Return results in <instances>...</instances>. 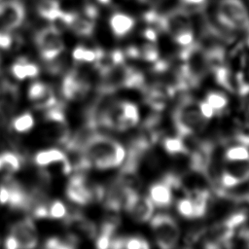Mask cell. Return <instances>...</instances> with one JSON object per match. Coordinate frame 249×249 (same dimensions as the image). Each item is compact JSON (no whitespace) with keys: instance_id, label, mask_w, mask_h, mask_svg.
Returning a JSON list of instances; mask_svg holds the SVG:
<instances>
[{"instance_id":"obj_1","label":"cell","mask_w":249,"mask_h":249,"mask_svg":"<svg viewBox=\"0 0 249 249\" xmlns=\"http://www.w3.org/2000/svg\"><path fill=\"white\" fill-rule=\"evenodd\" d=\"M80 153L84 155L90 167L97 169L120 166L126 156L125 149L120 142L96 131L89 137Z\"/></svg>"},{"instance_id":"obj_2","label":"cell","mask_w":249,"mask_h":249,"mask_svg":"<svg viewBox=\"0 0 249 249\" xmlns=\"http://www.w3.org/2000/svg\"><path fill=\"white\" fill-rule=\"evenodd\" d=\"M177 135L189 137L202 131L208 120L200 113L198 102L191 96H184L178 103L172 115Z\"/></svg>"},{"instance_id":"obj_3","label":"cell","mask_w":249,"mask_h":249,"mask_svg":"<svg viewBox=\"0 0 249 249\" xmlns=\"http://www.w3.org/2000/svg\"><path fill=\"white\" fill-rule=\"evenodd\" d=\"M217 19L227 30H246L249 27V12L242 0H220Z\"/></svg>"},{"instance_id":"obj_4","label":"cell","mask_w":249,"mask_h":249,"mask_svg":"<svg viewBox=\"0 0 249 249\" xmlns=\"http://www.w3.org/2000/svg\"><path fill=\"white\" fill-rule=\"evenodd\" d=\"M150 221L158 246L163 249L175 247L180 237V229L175 219L169 214L159 213Z\"/></svg>"},{"instance_id":"obj_5","label":"cell","mask_w":249,"mask_h":249,"mask_svg":"<svg viewBox=\"0 0 249 249\" xmlns=\"http://www.w3.org/2000/svg\"><path fill=\"white\" fill-rule=\"evenodd\" d=\"M103 193V187L90 184L82 174L71 177L66 188L68 199L80 205H86L95 200L101 201Z\"/></svg>"},{"instance_id":"obj_6","label":"cell","mask_w":249,"mask_h":249,"mask_svg":"<svg viewBox=\"0 0 249 249\" xmlns=\"http://www.w3.org/2000/svg\"><path fill=\"white\" fill-rule=\"evenodd\" d=\"M162 30L168 32L173 41L181 48L194 43L195 35L189 18L183 13H173L163 18Z\"/></svg>"},{"instance_id":"obj_7","label":"cell","mask_w":249,"mask_h":249,"mask_svg":"<svg viewBox=\"0 0 249 249\" xmlns=\"http://www.w3.org/2000/svg\"><path fill=\"white\" fill-rule=\"evenodd\" d=\"M46 137L55 143L66 144L70 134L63 109L57 104L46 110L44 115Z\"/></svg>"},{"instance_id":"obj_8","label":"cell","mask_w":249,"mask_h":249,"mask_svg":"<svg viewBox=\"0 0 249 249\" xmlns=\"http://www.w3.org/2000/svg\"><path fill=\"white\" fill-rule=\"evenodd\" d=\"M35 44L45 61L55 59L64 51V42L55 26H48L37 32Z\"/></svg>"},{"instance_id":"obj_9","label":"cell","mask_w":249,"mask_h":249,"mask_svg":"<svg viewBox=\"0 0 249 249\" xmlns=\"http://www.w3.org/2000/svg\"><path fill=\"white\" fill-rule=\"evenodd\" d=\"M249 180V160L227 161L220 171L218 183L226 189L235 188Z\"/></svg>"},{"instance_id":"obj_10","label":"cell","mask_w":249,"mask_h":249,"mask_svg":"<svg viewBox=\"0 0 249 249\" xmlns=\"http://www.w3.org/2000/svg\"><path fill=\"white\" fill-rule=\"evenodd\" d=\"M124 207L128 215L139 223L150 221L155 209V205L150 197L139 195L137 190H131L128 193Z\"/></svg>"},{"instance_id":"obj_11","label":"cell","mask_w":249,"mask_h":249,"mask_svg":"<svg viewBox=\"0 0 249 249\" xmlns=\"http://www.w3.org/2000/svg\"><path fill=\"white\" fill-rule=\"evenodd\" d=\"M17 244L18 248H34L37 245V230L31 218L27 217L15 223L8 235Z\"/></svg>"},{"instance_id":"obj_12","label":"cell","mask_w":249,"mask_h":249,"mask_svg":"<svg viewBox=\"0 0 249 249\" xmlns=\"http://www.w3.org/2000/svg\"><path fill=\"white\" fill-rule=\"evenodd\" d=\"M25 18V9L18 0L0 3V30L10 31L18 28Z\"/></svg>"},{"instance_id":"obj_13","label":"cell","mask_w":249,"mask_h":249,"mask_svg":"<svg viewBox=\"0 0 249 249\" xmlns=\"http://www.w3.org/2000/svg\"><path fill=\"white\" fill-rule=\"evenodd\" d=\"M90 89V84L83 75L73 70L70 71L62 80L61 92L68 100L83 99Z\"/></svg>"},{"instance_id":"obj_14","label":"cell","mask_w":249,"mask_h":249,"mask_svg":"<svg viewBox=\"0 0 249 249\" xmlns=\"http://www.w3.org/2000/svg\"><path fill=\"white\" fill-rule=\"evenodd\" d=\"M27 96L34 108L38 110H47L57 104L52 88L41 82L31 84L27 91Z\"/></svg>"},{"instance_id":"obj_15","label":"cell","mask_w":249,"mask_h":249,"mask_svg":"<svg viewBox=\"0 0 249 249\" xmlns=\"http://www.w3.org/2000/svg\"><path fill=\"white\" fill-rule=\"evenodd\" d=\"M34 162L40 167H46L54 163H59L64 174H68L72 171V165L68 157L61 150L55 148L42 150L36 153L34 156Z\"/></svg>"},{"instance_id":"obj_16","label":"cell","mask_w":249,"mask_h":249,"mask_svg":"<svg viewBox=\"0 0 249 249\" xmlns=\"http://www.w3.org/2000/svg\"><path fill=\"white\" fill-rule=\"evenodd\" d=\"M58 21L64 26L69 27L76 34L83 37H89L94 31V23L91 21V19L86 17H81L75 13L63 12Z\"/></svg>"},{"instance_id":"obj_17","label":"cell","mask_w":249,"mask_h":249,"mask_svg":"<svg viewBox=\"0 0 249 249\" xmlns=\"http://www.w3.org/2000/svg\"><path fill=\"white\" fill-rule=\"evenodd\" d=\"M173 190L169 183L163 178L161 181L152 184L149 188V197L154 205L165 208L171 205L173 200Z\"/></svg>"},{"instance_id":"obj_18","label":"cell","mask_w":249,"mask_h":249,"mask_svg":"<svg viewBox=\"0 0 249 249\" xmlns=\"http://www.w3.org/2000/svg\"><path fill=\"white\" fill-rule=\"evenodd\" d=\"M65 224L72 229L80 231L81 234L88 238H94L97 235V228L95 224L85 217L81 212H72L64 218Z\"/></svg>"},{"instance_id":"obj_19","label":"cell","mask_w":249,"mask_h":249,"mask_svg":"<svg viewBox=\"0 0 249 249\" xmlns=\"http://www.w3.org/2000/svg\"><path fill=\"white\" fill-rule=\"evenodd\" d=\"M109 25L117 38H123L134 28L135 19L124 13H115L110 17Z\"/></svg>"},{"instance_id":"obj_20","label":"cell","mask_w":249,"mask_h":249,"mask_svg":"<svg viewBox=\"0 0 249 249\" xmlns=\"http://www.w3.org/2000/svg\"><path fill=\"white\" fill-rule=\"evenodd\" d=\"M119 223L120 220L118 217H110L102 223L101 228L96 235L95 245L97 248H110L112 239L114 238V233L119 226Z\"/></svg>"},{"instance_id":"obj_21","label":"cell","mask_w":249,"mask_h":249,"mask_svg":"<svg viewBox=\"0 0 249 249\" xmlns=\"http://www.w3.org/2000/svg\"><path fill=\"white\" fill-rule=\"evenodd\" d=\"M39 67L37 64L28 61L26 58H18L11 67L12 75L18 80H25L35 78L39 75Z\"/></svg>"},{"instance_id":"obj_22","label":"cell","mask_w":249,"mask_h":249,"mask_svg":"<svg viewBox=\"0 0 249 249\" xmlns=\"http://www.w3.org/2000/svg\"><path fill=\"white\" fill-rule=\"evenodd\" d=\"M40 17L50 21H58L64 11L61 10L57 0H40L37 5Z\"/></svg>"},{"instance_id":"obj_23","label":"cell","mask_w":249,"mask_h":249,"mask_svg":"<svg viewBox=\"0 0 249 249\" xmlns=\"http://www.w3.org/2000/svg\"><path fill=\"white\" fill-rule=\"evenodd\" d=\"M176 208L178 213L186 219H199L205 215V213L188 196L178 199Z\"/></svg>"},{"instance_id":"obj_24","label":"cell","mask_w":249,"mask_h":249,"mask_svg":"<svg viewBox=\"0 0 249 249\" xmlns=\"http://www.w3.org/2000/svg\"><path fill=\"white\" fill-rule=\"evenodd\" d=\"M110 248H126V249H148L149 242L142 236H128V237H114L112 239Z\"/></svg>"},{"instance_id":"obj_25","label":"cell","mask_w":249,"mask_h":249,"mask_svg":"<svg viewBox=\"0 0 249 249\" xmlns=\"http://www.w3.org/2000/svg\"><path fill=\"white\" fill-rule=\"evenodd\" d=\"M161 143L163 150L170 156H187L189 154L184 138L179 135L165 137L162 139Z\"/></svg>"},{"instance_id":"obj_26","label":"cell","mask_w":249,"mask_h":249,"mask_svg":"<svg viewBox=\"0 0 249 249\" xmlns=\"http://www.w3.org/2000/svg\"><path fill=\"white\" fill-rule=\"evenodd\" d=\"M21 166L20 159L18 155L12 152H5L0 154V172L6 175L12 174L19 170Z\"/></svg>"},{"instance_id":"obj_27","label":"cell","mask_w":249,"mask_h":249,"mask_svg":"<svg viewBox=\"0 0 249 249\" xmlns=\"http://www.w3.org/2000/svg\"><path fill=\"white\" fill-rule=\"evenodd\" d=\"M101 49H89L82 46L76 47L72 52V57L79 62L94 63L102 54Z\"/></svg>"},{"instance_id":"obj_28","label":"cell","mask_w":249,"mask_h":249,"mask_svg":"<svg viewBox=\"0 0 249 249\" xmlns=\"http://www.w3.org/2000/svg\"><path fill=\"white\" fill-rule=\"evenodd\" d=\"M78 237L75 233H70L64 238L50 237L46 240L44 247L49 249H69L78 245Z\"/></svg>"},{"instance_id":"obj_29","label":"cell","mask_w":249,"mask_h":249,"mask_svg":"<svg viewBox=\"0 0 249 249\" xmlns=\"http://www.w3.org/2000/svg\"><path fill=\"white\" fill-rule=\"evenodd\" d=\"M34 126V118L28 113H22L12 121V127L18 133H25Z\"/></svg>"},{"instance_id":"obj_30","label":"cell","mask_w":249,"mask_h":249,"mask_svg":"<svg viewBox=\"0 0 249 249\" xmlns=\"http://www.w3.org/2000/svg\"><path fill=\"white\" fill-rule=\"evenodd\" d=\"M204 100L213 108L215 113L223 112L229 104V99L227 95L219 91L207 92Z\"/></svg>"},{"instance_id":"obj_31","label":"cell","mask_w":249,"mask_h":249,"mask_svg":"<svg viewBox=\"0 0 249 249\" xmlns=\"http://www.w3.org/2000/svg\"><path fill=\"white\" fill-rule=\"evenodd\" d=\"M224 159L227 161L249 160V147L238 143L232 145L225 151Z\"/></svg>"},{"instance_id":"obj_32","label":"cell","mask_w":249,"mask_h":249,"mask_svg":"<svg viewBox=\"0 0 249 249\" xmlns=\"http://www.w3.org/2000/svg\"><path fill=\"white\" fill-rule=\"evenodd\" d=\"M139 58L146 62L154 63L159 60V50L153 42L144 44L139 49Z\"/></svg>"},{"instance_id":"obj_33","label":"cell","mask_w":249,"mask_h":249,"mask_svg":"<svg viewBox=\"0 0 249 249\" xmlns=\"http://www.w3.org/2000/svg\"><path fill=\"white\" fill-rule=\"evenodd\" d=\"M68 211L65 204L60 200H53L49 202L48 206V218L50 219H64Z\"/></svg>"},{"instance_id":"obj_34","label":"cell","mask_w":249,"mask_h":249,"mask_svg":"<svg viewBox=\"0 0 249 249\" xmlns=\"http://www.w3.org/2000/svg\"><path fill=\"white\" fill-rule=\"evenodd\" d=\"M232 139L238 144L249 147V123H239L236 124Z\"/></svg>"},{"instance_id":"obj_35","label":"cell","mask_w":249,"mask_h":249,"mask_svg":"<svg viewBox=\"0 0 249 249\" xmlns=\"http://www.w3.org/2000/svg\"><path fill=\"white\" fill-rule=\"evenodd\" d=\"M237 89L246 110L249 112V83H245L243 79H241L238 82Z\"/></svg>"},{"instance_id":"obj_36","label":"cell","mask_w":249,"mask_h":249,"mask_svg":"<svg viewBox=\"0 0 249 249\" xmlns=\"http://www.w3.org/2000/svg\"><path fill=\"white\" fill-rule=\"evenodd\" d=\"M198 106H199V110H200V113L201 115L206 119V120H211L213 117H214V114H215V111L213 110V108L205 101H200L198 102Z\"/></svg>"},{"instance_id":"obj_37","label":"cell","mask_w":249,"mask_h":249,"mask_svg":"<svg viewBox=\"0 0 249 249\" xmlns=\"http://www.w3.org/2000/svg\"><path fill=\"white\" fill-rule=\"evenodd\" d=\"M13 44V37L9 31L0 30V49H9Z\"/></svg>"},{"instance_id":"obj_38","label":"cell","mask_w":249,"mask_h":249,"mask_svg":"<svg viewBox=\"0 0 249 249\" xmlns=\"http://www.w3.org/2000/svg\"><path fill=\"white\" fill-rule=\"evenodd\" d=\"M143 36L149 41V42H156L158 38V33L157 30L153 27H148L143 30Z\"/></svg>"},{"instance_id":"obj_39","label":"cell","mask_w":249,"mask_h":249,"mask_svg":"<svg viewBox=\"0 0 249 249\" xmlns=\"http://www.w3.org/2000/svg\"><path fill=\"white\" fill-rule=\"evenodd\" d=\"M84 13H85V16L86 18H89V19H93L95 18L97 16H98V10L96 7L92 6V5H88L85 7V10H84Z\"/></svg>"},{"instance_id":"obj_40","label":"cell","mask_w":249,"mask_h":249,"mask_svg":"<svg viewBox=\"0 0 249 249\" xmlns=\"http://www.w3.org/2000/svg\"><path fill=\"white\" fill-rule=\"evenodd\" d=\"M186 5L193 6V7H198L201 4L204 3L205 0H182Z\"/></svg>"},{"instance_id":"obj_41","label":"cell","mask_w":249,"mask_h":249,"mask_svg":"<svg viewBox=\"0 0 249 249\" xmlns=\"http://www.w3.org/2000/svg\"><path fill=\"white\" fill-rule=\"evenodd\" d=\"M97 1H98L100 4H102V5H109L112 0H97Z\"/></svg>"}]
</instances>
